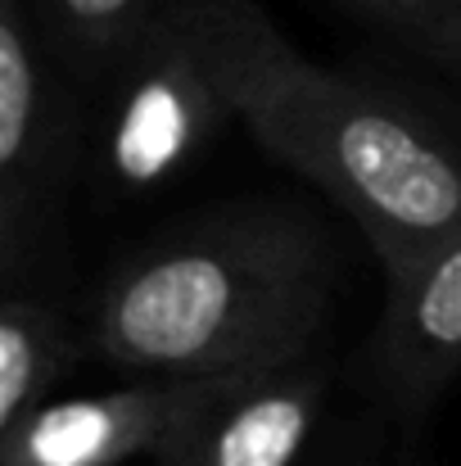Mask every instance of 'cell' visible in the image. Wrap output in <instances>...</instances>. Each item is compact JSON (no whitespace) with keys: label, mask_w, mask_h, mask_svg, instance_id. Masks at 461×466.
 Wrapping results in <instances>:
<instances>
[{"label":"cell","mask_w":461,"mask_h":466,"mask_svg":"<svg viewBox=\"0 0 461 466\" xmlns=\"http://www.w3.org/2000/svg\"><path fill=\"white\" fill-rule=\"evenodd\" d=\"M236 123L362 231L385 277L461 231V146L416 105L312 64L258 0H176Z\"/></svg>","instance_id":"cell-1"},{"label":"cell","mask_w":461,"mask_h":466,"mask_svg":"<svg viewBox=\"0 0 461 466\" xmlns=\"http://www.w3.org/2000/svg\"><path fill=\"white\" fill-rule=\"evenodd\" d=\"M330 245L286 204H226L163 231L91 295L86 353L136 380H213L316 353Z\"/></svg>","instance_id":"cell-2"},{"label":"cell","mask_w":461,"mask_h":466,"mask_svg":"<svg viewBox=\"0 0 461 466\" xmlns=\"http://www.w3.org/2000/svg\"><path fill=\"white\" fill-rule=\"evenodd\" d=\"M226 123H236L226 91L172 5L109 73V109L91 150L100 195L141 199L163 190Z\"/></svg>","instance_id":"cell-3"},{"label":"cell","mask_w":461,"mask_h":466,"mask_svg":"<svg viewBox=\"0 0 461 466\" xmlns=\"http://www.w3.org/2000/svg\"><path fill=\"white\" fill-rule=\"evenodd\" d=\"M82 155V109L23 0H0V272L18 290Z\"/></svg>","instance_id":"cell-4"},{"label":"cell","mask_w":461,"mask_h":466,"mask_svg":"<svg viewBox=\"0 0 461 466\" xmlns=\"http://www.w3.org/2000/svg\"><path fill=\"white\" fill-rule=\"evenodd\" d=\"M330 390L326 362L217 376L158 449V466H299Z\"/></svg>","instance_id":"cell-5"},{"label":"cell","mask_w":461,"mask_h":466,"mask_svg":"<svg viewBox=\"0 0 461 466\" xmlns=\"http://www.w3.org/2000/svg\"><path fill=\"white\" fill-rule=\"evenodd\" d=\"M213 380H132L105 394L41 403L0 435V466H123L145 453L158 458Z\"/></svg>","instance_id":"cell-6"},{"label":"cell","mask_w":461,"mask_h":466,"mask_svg":"<svg viewBox=\"0 0 461 466\" xmlns=\"http://www.w3.org/2000/svg\"><path fill=\"white\" fill-rule=\"evenodd\" d=\"M376 376L407 421L426 417L461 376V231L385 277Z\"/></svg>","instance_id":"cell-7"},{"label":"cell","mask_w":461,"mask_h":466,"mask_svg":"<svg viewBox=\"0 0 461 466\" xmlns=\"http://www.w3.org/2000/svg\"><path fill=\"white\" fill-rule=\"evenodd\" d=\"M86 353L82 326L36 295L5 290L0 304V435L32 417L59 376L77 367Z\"/></svg>","instance_id":"cell-8"},{"label":"cell","mask_w":461,"mask_h":466,"mask_svg":"<svg viewBox=\"0 0 461 466\" xmlns=\"http://www.w3.org/2000/svg\"><path fill=\"white\" fill-rule=\"evenodd\" d=\"M176 0H41L50 50L82 73L109 77Z\"/></svg>","instance_id":"cell-9"},{"label":"cell","mask_w":461,"mask_h":466,"mask_svg":"<svg viewBox=\"0 0 461 466\" xmlns=\"http://www.w3.org/2000/svg\"><path fill=\"white\" fill-rule=\"evenodd\" d=\"M339 5H348L353 14H362L366 23H376V27H385V32H394L403 46H421V36H426V27H430V18H435V9H439V0H339Z\"/></svg>","instance_id":"cell-10"},{"label":"cell","mask_w":461,"mask_h":466,"mask_svg":"<svg viewBox=\"0 0 461 466\" xmlns=\"http://www.w3.org/2000/svg\"><path fill=\"white\" fill-rule=\"evenodd\" d=\"M416 50L426 59L461 73V0H439V9H435V18H430V27H426Z\"/></svg>","instance_id":"cell-11"},{"label":"cell","mask_w":461,"mask_h":466,"mask_svg":"<svg viewBox=\"0 0 461 466\" xmlns=\"http://www.w3.org/2000/svg\"><path fill=\"white\" fill-rule=\"evenodd\" d=\"M330 466H362V462H330Z\"/></svg>","instance_id":"cell-12"}]
</instances>
